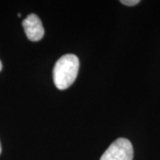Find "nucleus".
I'll return each mask as SVG.
<instances>
[{"label":"nucleus","mask_w":160,"mask_h":160,"mask_svg":"<svg viewBox=\"0 0 160 160\" xmlns=\"http://www.w3.org/2000/svg\"><path fill=\"white\" fill-rule=\"evenodd\" d=\"M79 60L75 54H65L58 60L53 68V82L60 90L69 88L77 78Z\"/></svg>","instance_id":"f257e3e1"},{"label":"nucleus","mask_w":160,"mask_h":160,"mask_svg":"<svg viewBox=\"0 0 160 160\" xmlns=\"http://www.w3.org/2000/svg\"><path fill=\"white\" fill-rule=\"evenodd\" d=\"M22 26L25 34L30 41L37 42L43 38L45 29L42 22L38 15L31 13L23 20Z\"/></svg>","instance_id":"7ed1b4c3"},{"label":"nucleus","mask_w":160,"mask_h":160,"mask_svg":"<svg viewBox=\"0 0 160 160\" xmlns=\"http://www.w3.org/2000/svg\"><path fill=\"white\" fill-rule=\"evenodd\" d=\"M120 3H122L123 5L127 6H133L138 5L140 3L139 0H121Z\"/></svg>","instance_id":"20e7f679"},{"label":"nucleus","mask_w":160,"mask_h":160,"mask_svg":"<svg viewBox=\"0 0 160 160\" xmlns=\"http://www.w3.org/2000/svg\"><path fill=\"white\" fill-rule=\"evenodd\" d=\"M2 67H3V66H2V62H1V61H0V71L2 70Z\"/></svg>","instance_id":"39448f33"},{"label":"nucleus","mask_w":160,"mask_h":160,"mask_svg":"<svg viewBox=\"0 0 160 160\" xmlns=\"http://www.w3.org/2000/svg\"><path fill=\"white\" fill-rule=\"evenodd\" d=\"M1 151H2V148H1V143H0V154H1Z\"/></svg>","instance_id":"423d86ee"},{"label":"nucleus","mask_w":160,"mask_h":160,"mask_svg":"<svg viewBox=\"0 0 160 160\" xmlns=\"http://www.w3.org/2000/svg\"><path fill=\"white\" fill-rule=\"evenodd\" d=\"M133 149L131 142L126 138L117 139L101 157L100 160H132Z\"/></svg>","instance_id":"f03ea898"}]
</instances>
